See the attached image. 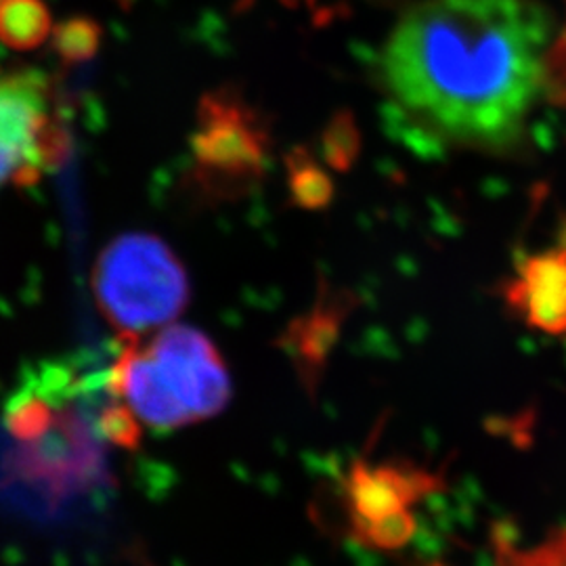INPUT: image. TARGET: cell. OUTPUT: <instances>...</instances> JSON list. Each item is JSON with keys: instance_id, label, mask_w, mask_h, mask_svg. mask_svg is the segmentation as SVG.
Returning <instances> with one entry per match:
<instances>
[{"instance_id": "cell-8", "label": "cell", "mask_w": 566, "mask_h": 566, "mask_svg": "<svg viewBox=\"0 0 566 566\" xmlns=\"http://www.w3.org/2000/svg\"><path fill=\"white\" fill-rule=\"evenodd\" d=\"M353 308L355 296L348 290L332 292L329 287H322V298L304 317L287 327L285 344L290 359L308 388L319 385Z\"/></svg>"}, {"instance_id": "cell-4", "label": "cell", "mask_w": 566, "mask_h": 566, "mask_svg": "<svg viewBox=\"0 0 566 566\" xmlns=\"http://www.w3.org/2000/svg\"><path fill=\"white\" fill-rule=\"evenodd\" d=\"M266 135L256 112L231 91L203 99L193 137L198 177L212 191L256 181L266 158Z\"/></svg>"}, {"instance_id": "cell-1", "label": "cell", "mask_w": 566, "mask_h": 566, "mask_svg": "<svg viewBox=\"0 0 566 566\" xmlns=\"http://www.w3.org/2000/svg\"><path fill=\"white\" fill-rule=\"evenodd\" d=\"M552 23L533 0H422L378 61L390 114L418 139L510 151L546 97Z\"/></svg>"}, {"instance_id": "cell-2", "label": "cell", "mask_w": 566, "mask_h": 566, "mask_svg": "<svg viewBox=\"0 0 566 566\" xmlns=\"http://www.w3.org/2000/svg\"><path fill=\"white\" fill-rule=\"evenodd\" d=\"M93 292L105 319L122 336H139L181 315L189 303V280L168 243L149 233H126L99 254Z\"/></svg>"}, {"instance_id": "cell-3", "label": "cell", "mask_w": 566, "mask_h": 566, "mask_svg": "<svg viewBox=\"0 0 566 566\" xmlns=\"http://www.w3.org/2000/svg\"><path fill=\"white\" fill-rule=\"evenodd\" d=\"M63 154L65 133L46 74L18 70L0 76V191L39 181Z\"/></svg>"}, {"instance_id": "cell-7", "label": "cell", "mask_w": 566, "mask_h": 566, "mask_svg": "<svg viewBox=\"0 0 566 566\" xmlns=\"http://www.w3.org/2000/svg\"><path fill=\"white\" fill-rule=\"evenodd\" d=\"M504 298L528 327L566 336V243L526 256L507 282Z\"/></svg>"}, {"instance_id": "cell-6", "label": "cell", "mask_w": 566, "mask_h": 566, "mask_svg": "<svg viewBox=\"0 0 566 566\" xmlns=\"http://www.w3.org/2000/svg\"><path fill=\"white\" fill-rule=\"evenodd\" d=\"M443 476L411 462L355 460L343 476L344 512L348 533L413 510L439 493Z\"/></svg>"}, {"instance_id": "cell-13", "label": "cell", "mask_w": 566, "mask_h": 566, "mask_svg": "<svg viewBox=\"0 0 566 566\" xmlns=\"http://www.w3.org/2000/svg\"><path fill=\"white\" fill-rule=\"evenodd\" d=\"M292 193H294V200L303 203L306 208H319L329 200L332 187L325 179L324 172H319L317 168L311 166V168L294 170Z\"/></svg>"}, {"instance_id": "cell-11", "label": "cell", "mask_w": 566, "mask_h": 566, "mask_svg": "<svg viewBox=\"0 0 566 566\" xmlns=\"http://www.w3.org/2000/svg\"><path fill=\"white\" fill-rule=\"evenodd\" d=\"M55 49L61 57L70 63L86 61L97 49L102 41V30L95 21L67 20L55 28L53 32Z\"/></svg>"}, {"instance_id": "cell-12", "label": "cell", "mask_w": 566, "mask_h": 566, "mask_svg": "<svg viewBox=\"0 0 566 566\" xmlns=\"http://www.w3.org/2000/svg\"><path fill=\"white\" fill-rule=\"evenodd\" d=\"M546 97L549 102L566 105V0L565 18L554 34L547 57Z\"/></svg>"}, {"instance_id": "cell-9", "label": "cell", "mask_w": 566, "mask_h": 566, "mask_svg": "<svg viewBox=\"0 0 566 566\" xmlns=\"http://www.w3.org/2000/svg\"><path fill=\"white\" fill-rule=\"evenodd\" d=\"M55 32L51 11L42 0H2L0 41L13 51H32Z\"/></svg>"}, {"instance_id": "cell-5", "label": "cell", "mask_w": 566, "mask_h": 566, "mask_svg": "<svg viewBox=\"0 0 566 566\" xmlns=\"http://www.w3.org/2000/svg\"><path fill=\"white\" fill-rule=\"evenodd\" d=\"M149 355L191 422L214 418L231 401V376L212 340L191 325H166Z\"/></svg>"}, {"instance_id": "cell-14", "label": "cell", "mask_w": 566, "mask_h": 566, "mask_svg": "<svg viewBox=\"0 0 566 566\" xmlns=\"http://www.w3.org/2000/svg\"><path fill=\"white\" fill-rule=\"evenodd\" d=\"M0 2H2V0H0Z\"/></svg>"}, {"instance_id": "cell-10", "label": "cell", "mask_w": 566, "mask_h": 566, "mask_svg": "<svg viewBox=\"0 0 566 566\" xmlns=\"http://www.w3.org/2000/svg\"><path fill=\"white\" fill-rule=\"evenodd\" d=\"M495 554V566H566V523L533 546L516 547L502 542Z\"/></svg>"}]
</instances>
